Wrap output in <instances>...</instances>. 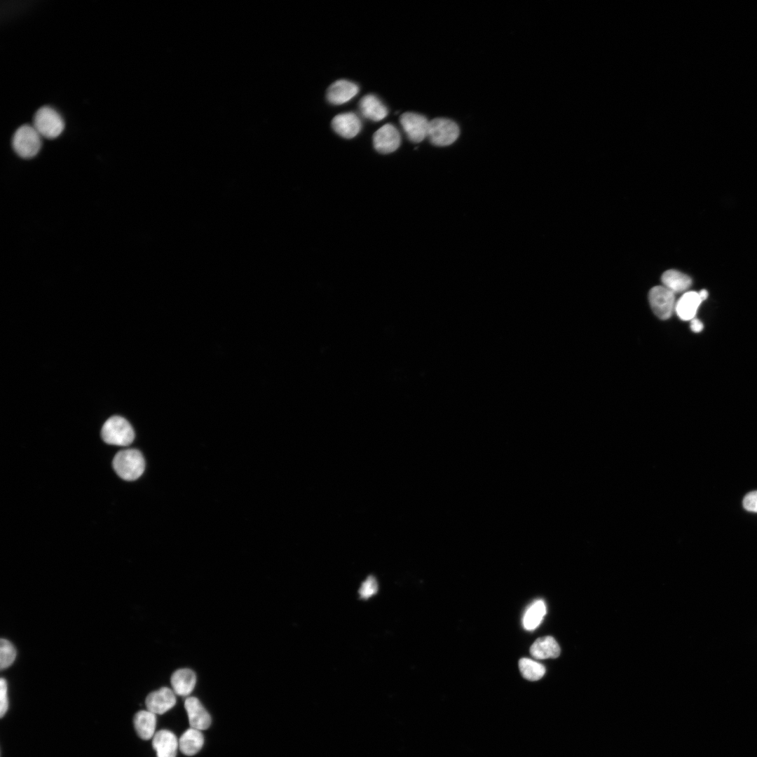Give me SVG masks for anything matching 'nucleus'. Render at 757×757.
I'll return each instance as SVG.
<instances>
[{"label":"nucleus","instance_id":"1","mask_svg":"<svg viewBox=\"0 0 757 757\" xmlns=\"http://www.w3.org/2000/svg\"><path fill=\"white\" fill-rule=\"evenodd\" d=\"M112 463L117 475L126 481L136 480L145 469L142 454L135 449L120 451L115 455Z\"/></svg>","mask_w":757,"mask_h":757},{"label":"nucleus","instance_id":"2","mask_svg":"<svg viewBox=\"0 0 757 757\" xmlns=\"http://www.w3.org/2000/svg\"><path fill=\"white\" fill-rule=\"evenodd\" d=\"M101 435L104 442L117 446H128L135 438V432L130 423L119 416H111L105 421Z\"/></svg>","mask_w":757,"mask_h":757},{"label":"nucleus","instance_id":"3","mask_svg":"<svg viewBox=\"0 0 757 757\" xmlns=\"http://www.w3.org/2000/svg\"><path fill=\"white\" fill-rule=\"evenodd\" d=\"M12 146L20 157L31 158L36 156L40 151L41 136L33 125L25 124L14 132Z\"/></svg>","mask_w":757,"mask_h":757},{"label":"nucleus","instance_id":"4","mask_svg":"<svg viewBox=\"0 0 757 757\" xmlns=\"http://www.w3.org/2000/svg\"><path fill=\"white\" fill-rule=\"evenodd\" d=\"M33 126L41 137L55 139L64 130V122L61 115L55 109L43 106L36 111L33 119Z\"/></svg>","mask_w":757,"mask_h":757},{"label":"nucleus","instance_id":"5","mask_svg":"<svg viewBox=\"0 0 757 757\" xmlns=\"http://www.w3.org/2000/svg\"><path fill=\"white\" fill-rule=\"evenodd\" d=\"M458 135L459 128L451 119L436 118L429 122L427 137L435 146H449L457 139Z\"/></svg>","mask_w":757,"mask_h":757},{"label":"nucleus","instance_id":"6","mask_svg":"<svg viewBox=\"0 0 757 757\" xmlns=\"http://www.w3.org/2000/svg\"><path fill=\"white\" fill-rule=\"evenodd\" d=\"M648 299L653 311L662 320L669 318L675 310L674 293L664 286L653 287L649 292Z\"/></svg>","mask_w":757,"mask_h":757},{"label":"nucleus","instance_id":"7","mask_svg":"<svg viewBox=\"0 0 757 757\" xmlns=\"http://www.w3.org/2000/svg\"><path fill=\"white\" fill-rule=\"evenodd\" d=\"M400 122L411 142L419 143L428 136L430 121L425 116L418 113L405 112L400 116Z\"/></svg>","mask_w":757,"mask_h":757},{"label":"nucleus","instance_id":"8","mask_svg":"<svg viewBox=\"0 0 757 757\" xmlns=\"http://www.w3.org/2000/svg\"><path fill=\"white\" fill-rule=\"evenodd\" d=\"M400 143V134L397 128L391 123L383 125L373 136L374 147L381 154H387L396 151Z\"/></svg>","mask_w":757,"mask_h":757},{"label":"nucleus","instance_id":"9","mask_svg":"<svg viewBox=\"0 0 757 757\" xmlns=\"http://www.w3.org/2000/svg\"><path fill=\"white\" fill-rule=\"evenodd\" d=\"M145 703L148 711L155 714H163L175 705V693L172 690L163 687L149 693Z\"/></svg>","mask_w":757,"mask_h":757},{"label":"nucleus","instance_id":"10","mask_svg":"<svg viewBox=\"0 0 757 757\" xmlns=\"http://www.w3.org/2000/svg\"><path fill=\"white\" fill-rule=\"evenodd\" d=\"M358 92L359 87L356 83L346 79H340L329 86L326 93V97L330 104L340 105L350 100Z\"/></svg>","mask_w":757,"mask_h":757},{"label":"nucleus","instance_id":"11","mask_svg":"<svg viewBox=\"0 0 757 757\" xmlns=\"http://www.w3.org/2000/svg\"><path fill=\"white\" fill-rule=\"evenodd\" d=\"M333 130L341 137L346 139L355 137L362 129L360 118L353 112H346L336 115L332 121Z\"/></svg>","mask_w":757,"mask_h":757},{"label":"nucleus","instance_id":"12","mask_svg":"<svg viewBox=\"0 0 757 757\" xmlns=\"http://www.w3.org/2000/svg\"><path fill=\"white\" fill-rule=\"evenodd\" d=\"M191 728L199 730H206L211 725V716L195 697H189L184 702Z\"/></svg>","mask_w":757,"mask_h":757},{"label":"nucleus","instance_id":"13","mask_svg":"<svg viewBox=\"0 0 757 757\" xmlns=\"http://www.w3.org/2000/svg\"><path fill=\"white\" fill-rule=\"evenodd\" d=\"M152 746L157 757H176L179 741L171 731L161 730L153 737Z\"/></svg>","mask_w":757,"mask_h":757},{"label":"nucleus","instance_id":"14","mask_svg":"<svg viewBox=\"0 0 757 757\" xmlns=\"http://www.w3.org/2000/svg\"><path fill=\"white\" fill-rule=\"evenodd\" d=\"M361 114L372 121H380L386 118L388 110L383 102L375 95L367 94L362 97L358 104Z\"/></svg>","mask_w":757,"mask_h":757},{"label":"nucleus","instance_id":"15","mask_svg":"<svg viewBox=\"0 0 757 757\" xmlns=\"http://www.w3.org/2000/svg\"><path fill=\"white\" fill-rule=\"evenodd\" d=\"M170 682L175 695L187 696L195 688L196 676L195 672L190 669H179L172 674Z\"/></svg>","mask_w":757,"mask_h":757},{"label":"nucleus","instance_id":"16","mask_svg":"<svg viewBox=\"0 0 757 757\" xmlns=\"http://www.w3.org/2000/svg\"><path fill=\"white\" fill-rule=\"evenodd\" d=\"M702 302L698 292H687L676 303L675 311L681 320H693Z\"/></svg>","mask_w":757,"mask_h":757},{"label":"nucleus","instance_id":"17","mask_svg":"<svg viewBox=\"0 0 757 757\" xmlns=\"http://www.w3.org/2000/svg\"><path fill=\"white\" fill-rule=\"evenodd\" d=\"M530 653L538 660L556 658L560 655V648L553 637L546 636L534 641L530 648Z\"/></svg>","mask_w":757,"mask_h":757},{"label":"nucleus","instance_id":"18","mask_svg":"<svg viewBox=\"0 0 757 757\" xmlns=\"http://www.w3.org/2000/svg\"><path fill=\"white\" fill-rule=\"evenodd\" d=\"M133 723L137 734L142 739L148 740L154 736L156 726L155 714L148 710L139 711L135 715Z\"/></svg>","mask_w":757,"mask_h":757},{"label":"nucleus","instance_id":"19","mask_svg":"<svg viewBox=\"0 0 757 757\" xmlns=\"http://www.w3.org/2000/svg\"><path fill=\"white\" fill-rule=\"evenodd\" d=\"M179 749L186 756H193L203 747L204 737L200 730L190 728L180 737Z\"/></svg>","mask_w":757,"mask_h":757},{"label":"nucleus","instance_id":"20","mask_svg":"<svg viewBox=\"0 0 757 757\" xmlns=\"http://www.w3.org/2000/svg\"><path fill=\"white\" fill-rule=\"evenodd\" d=\"M662 282L665 287L674 293L687 290L692 284L691 278L676 270H668L662 276Z\"/></svg>","mask_w":757,"mask_h":757},{"label":"nucleus","instance_id":"21","mask_svg":"<svg viewBox=\"0 0 757 757\" xmlns=\"http://www.w3.org/2000/svg\"><path fill=\"white\" fill-rule=\"evenodd\" d=\"M546 613L543 601L536 600L526 611L523 618L524 627L529 631L535 629L542 622Z\"/></svg>","mask_w":757,"mask_h":757},{"label":"nucleus","instance_id":"22","mask_svg":"<svg viewBox=\"0 0 757 757\" xmlns=\"http://www.w3.org/2000/svg\"><path fill=\"white\" fill-rule=\"evenodd\" d=\"M519 668L522 676L531 681L540 679L545 673V668L542 664L526 657L519 660Z\"/></svg>","mask_w":757,"mask_h":757},{"label":"nucleus","instance_id":"23","mask_svg":"<svg viewBox=\"0 0 757 757\" xmlns=\"http://www.w3.org/2000/svg\"><path fill=\"white\" fill-rule=\"evenodd\" d=\"M16 657V650L13 645L7 639H1L0 642V667L4 669L10 667Z\"/></svg>","mask_w":757,"mask_h":757},{"label":"nucleus","instance_id":"24","mask_svg":"<svg viewBox=\"0 0 757 757\" xmlns=\"http://www.w3.org/2000/svg\"><path fill=\"white\" fill-rule=\"evenodd\" d=\"M8 708V686L6 681L1 678L0 681V716L2 718Z\"/></svg>","mask_w":757,"mask_h":757},{"label":"nucleus","instance_id":"25","mask_svg":"<svg viewBox=\"0 0 757 757\" xmlns=\"http://www.w3.org/2000/svg\"><path fill=\"white\" fill-rule=\"evenodd\" d=\"M377 589V584L374 578L369 577L362 585L360 589V594L367 599L374 594Z\"/></svg>","mask_w":757,"mask_h":757},{"label":"nucleus","instance_id":"26","mask_svg":"<svg viewBox=\"0 0 757 757\" xmlns=\"http://www.w3.org/2000/svg\"><path fill=\"white\" fill-rule=\"evenodd\" d=\"M743 506L748 511L757 512V491L749 492L744 496Z\"/></svg>","mask_w":757,"mask_h":757},{"label":"nucleus","instance_id":"27","mask_svg":"<svg viewBox=\"0 0 757 757\" xmlns=\"http://www.w3.org/2000/svg\"><path fill=\"white\" fill-rule=\"evenodd\" d=\"M690 328L695 332H700L703 329V324L698 319H693L690 323Z\"/></svg>","mask_w":757,"mask_h":757},{"label":"nucleus","instance_id":"28","mask_svg":"<svg viewBox=\"0 0 757 757\" xmlns=\"http://www.w3.org/2000/svg\"><path fill=\"white\" fill-rule=\"evenodd\" d=\"M698 293L702 301H704L708 297V292L706 289H702Z\"/></svg>","mask_w":757,"mask_h":757}]
</instances>
